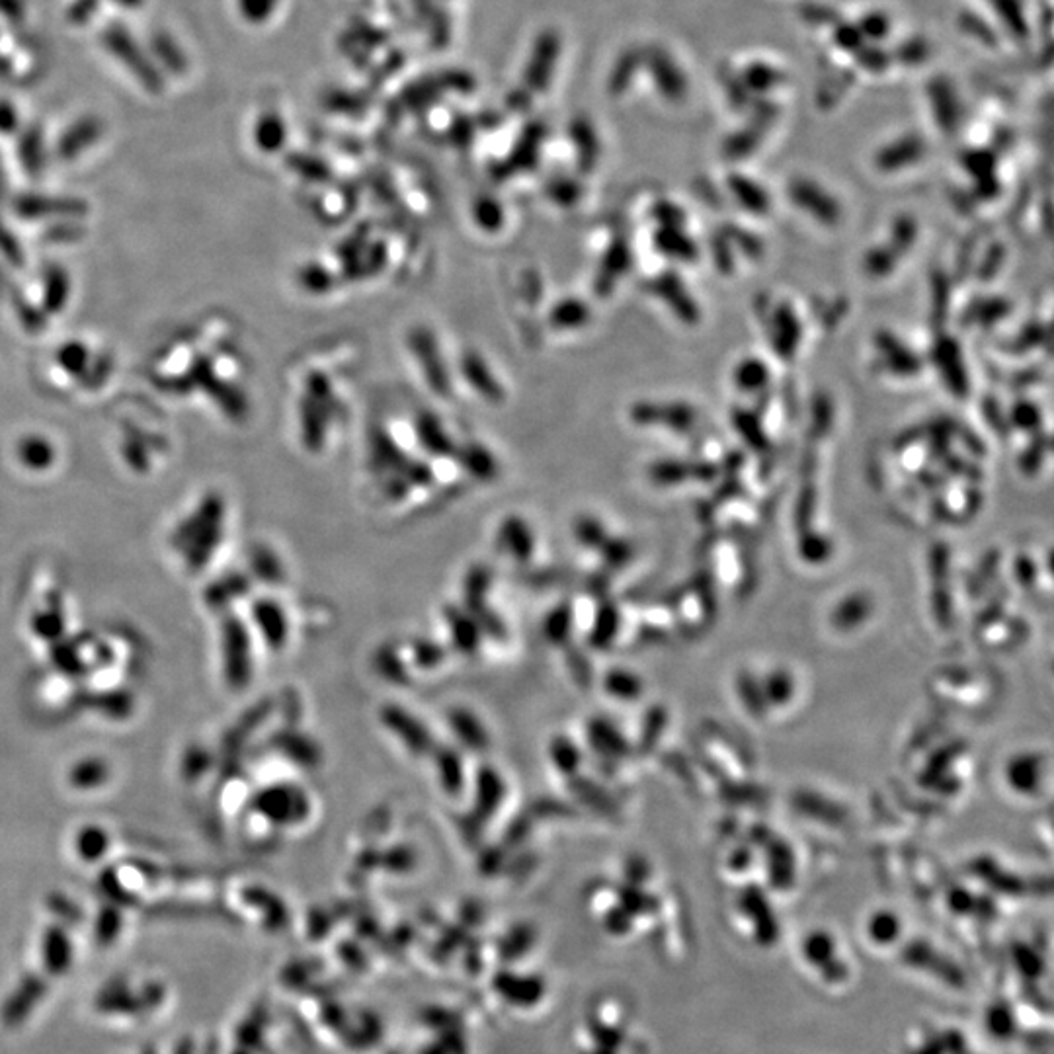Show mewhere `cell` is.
<instances>
[{"mask_svg": "<svg viewBox=\"0 0 1054 1054\" xmlns=\"http://www.w3.org/2000/svg\"><path fill=\"white\" fill-rule=\"evenodd\" d=\"M104 49L120 61L123 69L133 75V79L139 82L145 90L159 94L164 88V79L161 69L153 61L151 53H147L137 40L129 34V30L122 24H110L104 28L102 36Z\"/></svg>", "mask_w": 1054, "mask_h": 1054, "instance_id": "6da1fadb", "label": "cell"}, {"mask_svg": "<svg viewBox=\"0 0 1054 1054\" xmlns=\"http://www.w3.org/2000/svg\"><path fill=\"white\" fill-rule=\"evenodd\" d=\"M803 959L814 967L826 982H844L848 978L846 965L836 957V943L832 935L826 932H814L807 935L801 947Z\"/></svg>", "mask_w": 1054, "mask_h": 1054, "instance_id": "7a4b0ae2", "label": "cell"}, {"mask_svg": "<svg viewBox=\"0 0 1054 1054\" xmlns=\"http://www.w3.org/2000/svg\"><path fill=\"white\" fill-rule=\"evenodd\" d=\"M104 125L94 116H84L73 123L59 139L57 153L63 161L77 159L86 149H90L102 135Z\"/></svg>", "mask_w": 1054, "mask_h": 1054, "instance_id": "3957f363", "label": "cell"}, {"mask_svg": "<svg viewBox=\"0 0 1054 1054\" xmlns=\"http://www.w3.org/2000/svg\"><path fill=\"white\" fill-rule=\"evenodd\" d=\"M771 334L777 354L781 358H791L801 342V323L795 311L787 305H781L771 317Z\"/></svg>", "mask_w": 1054, "mask_h": 1054, "instance_id": "277c9868", "label": "cell"}, {"mask_svg": "<svg viewBox=\"0 0 1054 1054\" xmlns=\"http://www.w3.org/2000/svg\"><path fill=\"white\" fill-rule=\"evenodd\" d=\"M877 350H879L881 356H885V360H881V362H885V365L894 373H898V375H912V373L920 371V367H922L920 358L914 352H910L900 340H896L889 332L879 334Z\"/></svg>", "mask_w": 1054, "mask_h": 1054, "instance_id": "5b68a950", "label": "cell"}, {"mask_svg": "<svg viewBox=\"0 0 1054 1054\" xmlns=\"http://www.w3.org/2000/svg\"><path fill=\"white\" fill-rule=\"evenodd\" d=\"M151 57L170 75H184L188 71V57L184 49L166 32L151 36Z\"/></svg>", "mask_w": 1054, "mask_h": 1054, "instance_id": "8992f818", "label": "cell"}, {"mask_svg": "<svg viewBox=\"0 0 1054 1054\" xmlns=\"http://www.w3.org/2000/svg\"><path fill=\"white\" fill-rule=\"evenodd\" d=\"M935 358H937L935 362L939 365L943 377L951 385L953 393L967 395V373L961 364V356H959V350L955 348V342H949V340L941 342L935 350Z\"/></svg>", "mask_w": 1054, "mask_h": 1054, "instance_id": "52a82bcc", "label": "cell"}, {"mask_svg": "<svg viewBox=\"0 0 1054 1054\" xmlns=\"http://www.w3.org/2000/svg\"><path fill=\"white\" fill-rule=\"evenodd\" d=\"M865 933L873 945L891 947L900 939L902 924H900V918L891 910H879L871 914L865 926Z\"/></svg>", "mask_w": 1054, "mask_h": 1054, "instance_id": "ba28073f", "label": "cell"}, {"mask_svg": "<svg viewBox=\"0 0 1054 1054\" xmlns=\"http://www.w3.org/2000/svg\"><path fill=\"white\" fill-rule=\"evenodd\" d=\"M637 412H645V416H639V420H649L650 424H666L674 430H688L693 424L695 412L688 405L643 406ZM647 422V424H649Z\"/></svg>", "mask_w": 1054, "mask_h": 1054, "instance_id": "9c48e42d", "label": "cell"}, {"mask_svg": "<svg viewBox=\"0 0 1054 1054\" xmlns=\"http://www.w3.org/2000/svg\"><path fill=\"white\" fill-rule=\"evenodd\" d=\"M18 157L20 163L24 164L30 174H38L43 163H45V147H43V131L38 125H32L22 131L18 139Z\"/></svg>", "mask_w": 1054, "mask_h": 1054, "instance_id": "30bf717a", "label": "cell"}, {"mask_svg": "<svg viewBox=\"0 0 1054 1054\" xmlns=\"http://www.w3.org/2000/svg\"><path fill=\"white\" fill-rule=\"evenodd\" d=\"M770 379L768 365L760 360H746L740 362L734 371V381L740 391L744 393H760Z\"/></svg>", "mask_w": 1054, "mask_h": 1054, "instance_id": "8fae6325", "label": "cell"}, {"mask_svg": "<svg viewBox=\"0 0 1054 1054\" xmlns=\"http://www.w3.org/2000/svg\"><path fill=\"white\" fill-rule=\"evenodd\" d=\"M284 122L276 114H264L254 125V141L264 151H278L284 143Z\"/></svg>", "mask_w": 1054, "mask_h": 1054, "instance_id": "7c38bea8", "label": "cell"}, {"mask_svg": "<svg viewBox=\"0 0 1054 1054\" xmlns=\"http://www.w3.org/2000/svg\"><path fill=\"white\" fill-rule=\"evenodd\" d=\"M656 244L664 254L672 258H680V260H691L697 254L693 241L688 239L682 231L678 233V229L674 227H664L656 237Z\"/></svg>", "mask_w": 1054, "mask_h": 1054, "instance_id": "4fadbf2b", "label": "cell"}, {"mask_svg": "<svg viewBox=\"0 0 1054 1054\" xmlns=\"http://www.w3.org/2000/svg\"><path fill=\"white\" fill-rule=\"evenodd\" d=\"M988 1033L996 1035L998 1039H1010L1015 1033V1017L1008 1006H990L986 1014Z\"/></svg>", "mask_w": 1054, "mask_h": 1054, "instance_id": "5bb4252c", "label": "cell"}, {"mask_svg": "<svg viewBox=\"0 0 1054 1054\" xmlns=\"http://www.w3.org/2000/svg\"><path fill=\"white\" fill-rule=\"evenodd\" d=\"M896 260H900V254L894 248H873L865 256V270L871 276H887L894 268Z\"/></svg>", "mask_w": 1054, "mask_h": 1054, "instance_id": "9a60e30c", "label": "cell"}, {"mask_svg": "<svg viewBox=\"0 0 1054 1054\" xmlns=\"http://www.w3.org/2000/svg\"><path fill=\"white\" fill-rule=\"evenodd\" d=\"M280 0H237V8L244 20L252 24L266 22L278 8Z\"/></svg>", "mask_w": 1054, "mask_h": 1054, "instance_id": "2e32d148", "label": "cell"}, {"mask_svg": "<svg viewBox=\"0 0 1054 1054\" xmlns=\"http://www.w3.org/2000/svg\"><path fill=\"white\" fill-rule=\"evenodd\" d=\"M1035 770H1037V760L1019 758V760H1015L1012 768H1010V779H1012V783L1019 791H1031L1035 787V781H1033L1031 773Z\"/></svg>", "mask_w": 1054, "mask_h": 1054, "instance_id": "e0dca14e", "label": "cell"}, {"mask_svg": "<svg viewBox=\"0 0 1054 1054\" xmlns=\"http://www.w3.org/2000/svg\"><path fill=\"white\" fill-rule=\"evenodd\" d=\"M79 846H81L84 857L92 859V857L106 852V836H104V832L100 834L98 830H84L81 840H79Z\"/></svg>", "mask_w": 1054, "mask_h": 1054, "instance_id": "ac0fdd59", "label": "cell"}, {"mask_svg": "<svg viewBox=\"0 0 1054 1054\" xmlns=\"http://www.w3.org/2000/svg\"><path fill=\"white\" fill-rule=\"evenodd\" d=\"M18 112H16V106L8 100H0V133L2 135H8V133H14L18 129Z\"/></svg>", "mask_w": 1054, "mask_h": 1054, "instance_id": "d6986e66", "label": "cell"}, {"mask_svg": "<svg viewBox=\"0 0 1054 1054\" xmlns=\"http://www.w3.org/2000/svg\"><path fill=\"white\" fill-rule=\"evenodd\" d=\"M96 8H98V0H75L73 6L69 8V20H73L75 24H82L92 18Z\"/></svg>", "mask_w": 1054, "mask_h": 1054, "instance_id": "ffe728a7", "label": "cell"}, {"mask_svg": "<svg viewBox=\"0 0 1054 1054\" xmlns=\"http://www.w3.org/2000/svg\"><path fill=\"white\" fill-rule=\"evenodd\" d=\"M1014 414L1015 424L1021 426V428H1031L1035 424L1033 420H1037V410L1033 408V405H1027V403L1025 405H1017Z\"/></svg>", "mask_w": 1054, "mask_h": 1054, "instance_id": "44dd1931", "label": "cell"}, {"mask_svg": "<svg viewBox=\"0 0 1054 1054\" xmlns=\"http://www.w3.org/2000/svg\"><path fill=\"white\" fill-rule=\"evenodd\" d=\"M736 426H738V430H746V428L750 426V416H748V414H740ZM746 440H748L750 444H754V446L762 447L764 446V442H766V434H764V430L758 426V428H754V432H752L750 438H746Z\"/></svg>", "mask_w": 1054, "mask_h": 1054, "instance_id": "7402d4cb", "label": "cell"}, {"mask_svg": "<svg viewBox=\"0 0 1054 1054\" xmlns=\"http://www.w3.org/2000/svg\"><path fill=\"white\" fill-rule=\"evenodd\" d=\"M0 12L10 18H18L22 14V4L20 0H0Z\"/></svg>", "mask_w": 1054, "mask_h": 1054, "instance_id": "603a6c76", "label": "cell"}, {"mask_svg": "<svg viewBox=\"0 0 1054 1054\" xmlns=\"http://www.w3.org/2000/svg\"><path fill=\"white\" fill-rule=\"evenodd\" d=\"M114 2L123 8H139L143 4V0H114Z\"/></svg>", "mask_w": 1054, "mask_h": 1054, "instance_id": "cb8c5ba5", "label": "cell"}]
</instances>
